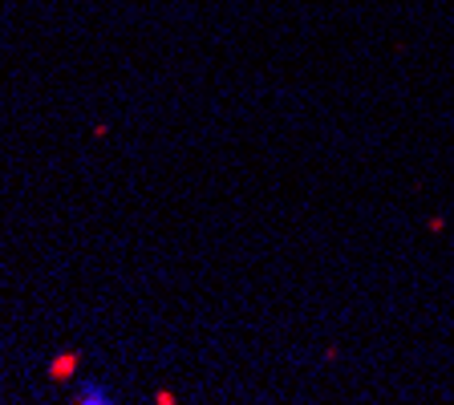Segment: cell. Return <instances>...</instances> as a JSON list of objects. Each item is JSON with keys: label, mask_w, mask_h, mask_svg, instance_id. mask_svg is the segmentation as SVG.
Listing matches in <instances>:
<instances>
[{"label": "cell", "mask_w": 454, "mask_h": 405, "mask_svg": "<svg viewBox=\"0 0 454 405\" xmlns=\"http://www.w3.org/2000/svg\"><path fill=\"white\" fill-rule=\"evenodd\" d=\"M74 401L77 405H114L118 397H114V389L106 386V381H77V389H74Z\"/></svg>", "instance_id": "6da1fadb"}, {"label": "cell", "mask_w": 454, "mask_h": 405, "mask_svg": "<svg viewBox=\"0 0 454 405\" xmlns=\"http://www.w3.org/2000/svg\"><path fill=\"white\" fill-rule=\"evenodd\" d=\"M74 365H77V357H57L53 365H49V378H53V381H69V378H74Z\"/></svg>", "instance_id": "7a4b0ae2"}]
</instances>
